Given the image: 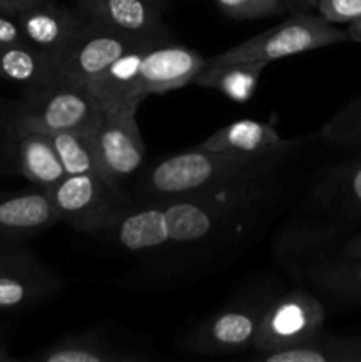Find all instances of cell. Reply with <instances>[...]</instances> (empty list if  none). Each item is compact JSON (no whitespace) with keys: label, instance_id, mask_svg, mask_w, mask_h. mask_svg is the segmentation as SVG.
Returning a JSON list of instances; mask_svg holds the SVG:
<instances>
[{"label":"cell","instance_id":"obj_12","mask_svg":"<svg viewBox=\"0 0 361 362\" xmlns=\"http://www.w3.org/2000/svg\"><path fill=\"white\" fill-rule=\"evenodd\" d=\"M205 62L207 60L200 53L186 46L165 42L149 48L142 59L138 74L142 94L147 98L186 87L188 83H193Z\"/></svg>","mask_w":361,"mask_h":362},{"label":"cell","instance_id":"obj_28","mask_svg":"<svg viewBox=\"0 0 361 362\" xmlns=\"http://www.w3.org/2000/svg\"><path fill=\"white\" fill-rule=\"evenodd\" d=\"M11 101L0 99V175L14 173V129L11 126Z\"/></svg>","mask_w":361,"mask_h":362},{"label":"cell","instance_id":"obj_26","mask_svg":"<svg viewBox=\"0 0 361 362\" xmlns=\"http://www.w3.org/2000/svg\"><path fill=\"white\" fill-rule=\"evenodd\" d=\"M219 11L236 21L262 20L287 13L282 0H216Z\"/></svg>","mask_w":361,"mask_h":362},{"label":"cell","instance_id":"obj_14","mask_svg":"<svg viewBox=\"0 0 361 362\" xmlns=\"http://www.w3.org/2000/svg\"><path fill=\"white\" fill-rule=\"evenodd\" d=\"M16 20L25 42L52 57L66 48L85 21L76 9H67L53 0H38L21 11Z\"/></svg>","mask_w":361,"mask_h":362},{"label":"cell","instance_id":"obj_13","mask_svg":"<svg viewBox=\"0 0 361 362\" xmlns=\"http://www.w3.org/2000/svg\"><path fill=\"white\" fill-rule=\"evenodd\" d=\"M59 221L45 187L0 193V243H23Z\"/></svg>","mask_w":361,"mask_h":362},{"label":"cell","instance_id":"obj_25","mask_svg":"<svg viewBox=\"0 0 361 362\" xmlns=\"http://www.w3.org/2000/svg\"><path fill=\"white\" fill-rule=\"evenodd\" d=\"M331 184L340 209L347 214L361 216V156L338 166Z\"/></svg>","mask_w":361,"mask_h":362},{"label":"cell","instance_id":"obj_34","mask_svg":"<svg viewBox=\"0 0 361 362\" xmlns=\"http://www.w3.org/2000/svg\"><path fill=\"white\" fill-rule=\"evenodd\" d=\"M14 361H16V357L9 352L6 343L0 341V362H14Z\"/></svg>","mask_w":361,"mask_h":362},{"label":"cell","instance_id":"obj_4","mask_svg":"<svg viewBox=\"0 0 361 362\" xmlns=\"http://www.w3.org/2000/svg\"><path fill=\"white\" fill-rule=\"evenodd\" d=\"M349 39L347 30L331 23L321 14L310 11L292 13L285 21L268 28L265 32L246 39L241 45L209 59V64L223 62H275L285 57L314 52L326 46L338 45Z\"/></svg>","mask_w":361,"mask_h":362},{"label":"cell","instance_id":"obj_23","mask_svg":"<svg viewBox=\"0 0 361 362\" xmlns=\"http://www.w3.org/2000/svg\"><path fill=\"white\" fill-rule=\"evenodd\" d=\"M92 126V124H91ZM91 126L84 129H67L59 133H46L55 147L57 156L62 163L66 175L101 172L98 152L91 134Z\"/></svg>","mask_w":361,"mask_h":362},{"label":"cell","instance_id":"obj_24","mask_svg":"<svg viewBox=\"0 0 361 362\" xmlns=\"http://www.w3.org/2000/svg\"><path fill=\"white\" fill-rule=\"evenodd\" d=\"M322 140L336 148H361V94L338 110L321 129Z\"/></svg>","mask_w":361,"mask_h":362},{"label":"cell","instance_id":"obj_20","mask_svg":"<svg viewBox=\"0 0 361 362\" xmlns=\"http://www.w3.org/2000/svg\"><path fill=\"white\" fill-rule=\"evenodd\" d=\"M269 64L265 62H223L209 64L193 80L195 85L214 88L230 101L246 103L253 98L258 80Z\"/></svg>","mask_w":361,"mask_h":362},{"label":"cell","instance_id":"obj_30","mask_svg":"<svg viewBox=\"0 0 361 362\" xmlns=\"http://www.w3.org/2000/svg\"><path fill=\"white\" fill-rule=\"evenodd\" d=\"M38 0H0V14H9L16 18L18 14Z\"/></svg>","mask_w":361,"mask_h":362},{"label":"cell","instance_id":"obj_27","mask_svg":"<svg viewBox=\"0 0 361 362\" xmlns=\"http://www.w3.org/2000/svg\"><path fill=\"white\" fill-rule=\"evenodd\" d=\"M315 9L335 25H350L361 18V0H317Z\"/></svg>","mask_w":361,"mask_h":362},{"label":"cell","instance_id":"obj_32","mask_svg":"<svg viewBox=\"0 0 361 362\" xmlns=\"http://www.w3.org/2000/svg\"><path fill=\"white\" fill-rule=\"evenodd\" d=\"M342 255H345V257H361V233H357L356 237H353L345 244Z\"/></svg>","mask_w":361,"mask_h":362},{"label":"cell","instance_id":"obj_31","mask_svg":"<svg viewBox=\"0 0 361 362\" xmlns=\"http://www.w3.org/2000/svg\"><path fill=\"white\" fill-rule=\"evenodd\" d=\"M285 6L287 13H303V11L315 9V2L317 0H282Z\"/></svg>","mask_w":361,"mask_h":362},{"label":"cell","instance_id":"obj_2","mask_svg":"<svg viewBox=\"0 0 361 362\" xmlns=\"http://www.w3.org/2000/svg\"><path fill=\"white\" fill-rule=\"evenodd\" d=\"M282 156H241L197 147L156 163L142 179L140 198L165 200L184 194L216 193L269 182Z\"/></svg>","mask_w":361,"mask_h":362},{"label":"cell","instance_id":"obj_16","mask_svg":"<svg viewBox=\"0 0 361 362\" xmlns=\"http://www.w3.org/2000/svg\"><path fill=\"white\" fill-rule=\"evenodd\" d=\"M149 48L154 46L131 49L87 85L99 108L138 112L142 101L145 99L138 85V74H140L142 59Z\"/></svg>","mask_w":361,"mask_h":362},{"label":"cell","instance_id":"obj_1","mask_svg":"<svg viewBox=\"0 0 361 362\" xmlns=\"http://www.w3.org/2000/svg\"><path fill=\"white\" fill-rule=\"evenodd\" d=\"M269 182L216 193L133 202L103 235L131 253L204 243L232 219L260 204L268 194Z\"/></svg>","mask_w":361,"mask_h":362},{"label":"cell","instance_id":"obj_15","mask_svg":"<svg viewBox=\"0 0 361 362\" xmlns=\"http://www.w3.org/2000/svg\"><path fill=\"white\" fill-rule=\"evenodd\" d=\"M299 145V140H285L271 124L253 119H241L219 127L205 138L200 148L241 156H282L287 158Z\"/></svg>","mask_w":361,"mask_h":362},{"label":"cell","instance_id":"obj_3","mask_svg":"<svg viewBox=\"0 0 361 362\" xmlns=\"http://www.w3.org/2000/svg\"><path fill=\"white\" fill-rule=\"evenodd\" d=\"M98 112L99 106L87 87L60 78L23 88V94L11 99L9 105L14 133L39 131L50 134L84 129L94 122Z\"/></svg>","mask_w":361,"mask_h":362},{"label":"cell","instance_id":"obj_8","mask_svg":"<svg viewBox=\"0 0 361 362\" xmlns=\"http://www.w3.org/2000/svg\"><path fill=\"white\" fill-rule=\"evenodd\" d=\"M99 159V170L113 182L124 186L144 166L145 141L137 112L99 108L91 126Z\"/></svg>","mask_w":361,"mask_h":362},{"label":"cell","instance_id":"obj_29","mask_svg":"<svg viewBox=\"0 0 361 362\" xmlns=\"http://www.w3.org/2000/svg\"><path fill=\"white\" fill-rule=\"evenodd\" d=\"M16 42H25L20 23H18V20L14 16L0 14V46L16 45Z\"/></svg>","mask_w":361,"mask_h":362},{"label":"cell","instance_id":"obj_21","mask_svg":"<svg viewBox=\"0 0 361 362\" xmlns=\"http://www.w3.org/2000/svg\"><path fill=\"white\" fill-rule=\"evenodd\" d=\"M268 362H361V336L321 331L301 345L262 357Z\"/></svg>","mask_w":361,"mask_h":362},{"label":"cell","instance_id":"obj_10","mask_svg":"<svg viewBox=\"0 0 361 362\" xmlns=\"http://www.w3.org/2000/svg\"><path fill=\"white\" fill-rule=\"evenodd\" d=\"M268 304L251 300L216 311L184 338V350L200 356H234L253 349L255 334Z\"/></svg>","mask_w":361,"mask_h":362},{"label":"cell","instance_id":"obj_11","mask_svg":"<svg viewBox=\"0 0 361 362\" xmlns=\"http://www.w3.org/2000/svg\"><path fill=\"white\" fill-rule=\"evenodd\" d=\"M74 9L84 20L138 41L152 45L170 42L161 0H76Z\"/></svg>","mask_w":361,"mask_h":362},{"label":"cell","instance_id":"obj_5","mask_svg":"<svg viewBox=\"0 0 361 362\" xmlns=\"http://www.w3.org/2000/svg\"><path fill=\"white\" fill-rule=\"evenodd\" d=\"M46 191L52 197L59 221L81 233H103L133 205L124 186L101 172L66 175Z\"/></svg>","mask_w":361,"mask_h":362},{"label":"cell","instance_id":"obj_17","mask_svg":"<svg viewBox=\"0 0 361 362\" xmlns=\"http://www.w3.org/2000/svg\"><path fill=\"white\" fill-rule=\"evenodd\" d=\"M28 361L34 362H140L142 354L127 352L106 339L99 331L71 332L50 345L35 350Z\"/></svg>","mask_w":361,"mask_h":362},{"label":"cell","instance_id":"obj_19","mask_svg":"<svg viewBox=\"0 0 361 362\" xmlns=\"http://www.w3.org/2000/svg\"><path fill=\"white\" fill-rule=\"evenodd\" d=\"M53 78H57L55 57L27 42L0 46V80L28 88L52 81Z\"/></svg>","mask_w":361,"mask_h":362},{"label":"cell","instance_id":"obj_18","mask_svg":"<svg viewBox=\"0 0 361 362\" xmlns=\"http://www.w3.org/2000/svg\"><path fill=\"white\" fill-rule=\"evenodd\" d=\"M14 173L39 187L55 186L66 177L62 163L46 133L21 131L14 133Z\"/></svg>","mask_w":361,"mask_h":362},{"label":"cell","instance_id":"obj_9","mask_svg":"<svg viewBox=\"0 0 361 362\" xmlns=\"http://www.w3.org/2000/svg\"><path fill=\"white\" fill-rule=\"evenodd\" d=\"M60 290V279L21 243H0V311L38 306Z\"/></svg>","mask_w":361,"mask_h":362},{"label":"cell","instance_id":"obj_7","mask_svg":"<svg viewBox=\"0 0 361 362\" xmlns=\"http://www.w3.org/2000/svg\"><path fill=\"white\" fill-rule=\"evenodd\" d=\"M147 46H159L138 41L130 35L106 28L103 25L84 21L80 30L55 57L57 78L87 87L92 80L108 69L127 52Z\"/></svg>","mask_w":361,"mask_h":362},{"label":"cell","instance_id":"obj_6","mask_svg":"<svg viewBox=\"0 0 361 362\" xmlns=\"http://www.w3.org/2000/svg\"><path fill=\"white\" fill-rule=\"evenodd\" d=\"M326 311L308 290H290L265 308L253 339L258 359L301 345L322 331Z\"/></svg>","mask_w":361,"mask_h":362},{"label":"cell","instance_id":"obj_22","mask_svg":"<svg viewBox=\"0 0 361 362\" xmlns=\"http://www.w3.org/2000/svg\"><path fill=\"white\" fill-rule=\"evenodd\" d=\"M317 288L345 303L361 304V257H345L326 262L310 272Z\"/></svg>","mask_w":361,"mask_h":362},{"label":"cell","instance_id":"obj_33","mask_svg":"<svg viewBox=\"0 0 361 362\" xmlns=\"http://www.w3.org/2000/svg\"><path fill=\"white\" fill-rule=\"evenodd\" d=\"M347 35H349L350 41L361 42V18L354 23L347 25Z\"/></svg>","mask_w":361,"mask_h":362}]
</instances>
